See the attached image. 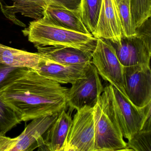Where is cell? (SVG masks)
<instances>
[{"label":"cell","mask_w":151,"mask_h":151,"mask_svg":"<svg viewBox=\"0 0 151 151\" xmlns=\"http://www.w3.org/2000/svg\"><path fill=\"white\" fill-rule=\"evenodd\" d=\"M68 88L29 69L0 94L21 122L59 114L67 107Z\"/></svg>","instance_id":"1"},{"label":"cell","mask_w":151,"mask_h":151,"mask_svg":"<svg viewBox=\"0 0 151 151\" xmlns=\"http://www.w3.org/2000/svg\"><path fill=\"white\" fill-rule=\"evenodd\" d=\"M34 46H62L78 49L94 48L97 39L53 25L41 18L30 22L22 31Z\"/></svg>","instance_id":"2"},{"label":"cell","mask_w":151,"mask_h":151,"mask_svg":"<svg viewBox=\"0 0 151 151\" xmlns=\"http://www.w3.org/2000/svg\"><path fill=\"white\" fill-rule=\"evenodd\" d=\"M109 108L124 138L130 139L151 117V102L143 107L132 103L111 85L104 87Z\"/></svg>","instance_id":"3"},{"label":"cell","mask_w":151,"mask_h":151,"mask_svg":"<svg viewBox=\"0 0 151 151\" xmlns=\"http://www.w3.org/2000/svg\"><path fill=\"white\" fill-rule=\"evenodd\" d=\"M94 151H125L127 142L110 113L104 91L94 106Z\"/></svg>","instance_id":"4"},{"label":"cell","mask_w":151,"mask_h":151,"mask_svg":"<svg viewBox=\"0 0 151 151\" xmlns=\"http://www.w3.org/2000/svg\"><path fill=\"white\" fill-rule=\"evenodd\" d=\"M151 17L136 29V34L110 42L124 67L150 65L151 57Z\"/></svg>","instance_id":"5"},{"label":"cell","mask_w":151,"mask_h":151,"mask_svg":"<svg viewBox=\"0 0 151 151\" xmlns=\"http://www.w3.org/2000/svg\"><path fill=\"white\" fill-rule=\"evenodd\" d=\"M81 0H0V8L5 17L16 25L25 28L26 25L17 16H22L34 20L43 17L48 6H55L80 12Z\"/></svg>","instance_id":"6"},{"label":"cell","mask_w":151,"mask_h":151,"mask_svg":"<svg viewBox=\"0 0 151 151\" xmlns=\"http://www.w3.org/2000/svg\"><path fill=\"white\" fill-rule=\"evenodd\" d=\"M91 62L99 75L128 99L124 87V67L118 60L114 48L108 40L97 39Z\"/></svg>","instance_id":"7"},{"label":"cell","mask_w":151,"mask_h":151,"mask_svg":"<svg viewBox=\"0 0 151 151\" xmlns=\"http://www.w3.org/2000/svg\"><path fill=\"white\" fill-rule=\"evenodd\" d=\"M77 111L63 151H94V107L86 106Z\"/></svg>","instance_id":"8"},{"label":"cell","mask_w":151,"mask_h":151,"mask_svg":"<svg viewBox=\"0 0 151 151\" xmlns=\"http://www.w3.org/2000/svg\"><path fill=\"white\" fill-rule=\"evenodd\" d=\"M67 96L70 110H77L86 106L93 107L104 91L99 75L91 63L83 77L71 84Z\"/></svg>","instance_id":"9"},{"label":"cell","mask_w":151,"mask_h":151,"mask_svg":"<svg viewBox=\"0 0 151 151\" xmlns=\"http://www.w3.org/2000/svg\"><path fill=\"white\" fill-rule=\"evenodd\" d=\"M124 87L127 98L134 105L143 107L151 102L150 65L124 67Z\"/></svg>","instance_id":"10"},{"label":"cell","mask_w":151,"mask_h":151,"mask_svg":"<svg viewBox=\"0 0 151 151\" xmlns=\"http://www.w3.org/2000/svg\"><path fill=\"white\" fill-rule=\"evenodd\" d=\"M92 35L95 38L108 40L113 43L121 40L122 34L116 0H102L97 25Z\"/></svg>","instance_id":"11"},{"label":"cell","mask_w":151,"mask_h":151,"mask_svg":"<svg viewBox=\"0 0 151 151\" xmlns=\"http://www.w3.org/2000/svg\"><path fill=\"white\" fill-rule=\"evenodd\" d=\"M38 53L51 61L65 65L86 64L91 62L94 48L78 49L62 46H36Z\"/></svg>","instance_id":"12"},{"label":"cell","mask_w":151,"mask_h":151,"mask_svg":"<svg viewBox=\"0 0 151 151\" xmlns=\"http://www.w3.org/2000/svg\"><path fill=\"white\" fill-rule=\"evenodd\" d=\"M65 65L45 59L40 62L36 71L41 76L60 83L72 84L85 75L90 63Z\"/></svg>","instance_id":"13"},{"label":"cell","mask_w":151,"mask_h":151,"mask_svg":"<svg viewBox=\"0 0 151 151\" xmlns=\"http://www.w3.org/2000/svg\"><path fill=\"white\" fill-rule=\"evenodd\" d=\"M59 114L35 118L25 127L18 137L12 151H32L38 147V143L48 128L55 121Z\"/></svg>","instance_id":"14"},{"label":"cell","mask_w":151,"mask_h":151,"mask_svg":"<svg viewBox=\"0 0 151 151\" xmlns=\"http://www.w3.org/2000/svg\"><path fill=\"white\" fill-rule=\"evenodd\" d=\"M60 112L57 119L43 135L38 150L63 151L72 122L70 111Z\"/></svg>","instance_id":"15"},{"label":"cell","mask_w":151,"mask_h":151,"mask_svg":"<svg viewBox=\"0 0 151 151\" xmlns=\"http://www.w3.org/2000/svg\"><path fill=\"white\" fill-rule=\"evenodd\" d=\"M43 15V19L53 25L83 34H91L84 24L79 11L48 6Z\"/></svg>","instance_id":"16"},{"label":"cell","mask_w":151,"mask_h":151,"mask_svg":"<svg viewBox=\"0 0 151 151\" xmlns=\"http://www.w3.org/2000/svg\"><path fill=\"white\" fill-rule=\"evenodd\" d=\"M102 0H81L80 14L82 21L92 34L96 28Z\"/></svg>","instance_id":"17"},{"label":"cell","mask_w":151,"mask_h":151,"mask_svg":"<svg viewBox=\"0 0 151 151\" xmlns=\"http://www.w3.org/2000/svg\"><path fill=\"white\" fill-rule=\"evenodd\" d=\"M151 118L143 128L128 140L125 151H151Z\"/></svg>","instance_id":"18"},{"label":"cell","mask_w":151,"mask_h":151,"mask_svg":"<svg viewBox=\"0 0 151 151\" xmlns=\"http://www.w3.org/2000/svg\"><path fill=\"white\" fill-rule=\"evenodd\" d=\"M119 19L121 23L122 37H129L136 34L131 12L130 0H116Z\"/></svg>","instance_id":"19"},{"label":"cell","mask_w":151,"mask_h":151,"mask_svg":"<svg viewBox=\"0 0 151 151\" xmlns=\"http://www.w3.org/2000/svg\"><path fill=\"white\" fill-rule=\"evenodd\" d=\"M131 12L136 29L151 17V0H130Z\"/></svg>","instance_id":"20"},{"label":"cell","mask_w":151,"mask_h":151,"mask_svg":"<svg viewBox=\"0 0 151 151\" xmlns=\"http://www.w3.org/2000/svg\"><path fill=\"white\" fill-rule=\"evenodd\" d=\"M21 122L15 111L0 99V135H6Z\"/></svg>","instance_id":"21"},{"label":"cell","mask_w":151,"mask_h":151,"mask_svg":"<svg viewBox=\"0 0 151 151\" xmlns=\"http://www.w3.org/2000/svg\"><path fill=\"white\" fill-rule=\"evenodd\" d=\"M31 69L15 68L0 64V94Z\"/></svg>","instance_id":"22"},{"label":"cell","mask_w":151,"mask_h":151,"mask_svg":"<svg viewBox=\"0 0 151 151\" xmlns=\"http://www.w3.org/2000/svg\"><path fill=\"white\" fill-rule=\"evenodd\" d=\"M17 141V137L11 138L0 135V151H12Z\"/></svg>","instance_id":"23"}]
</instances>
